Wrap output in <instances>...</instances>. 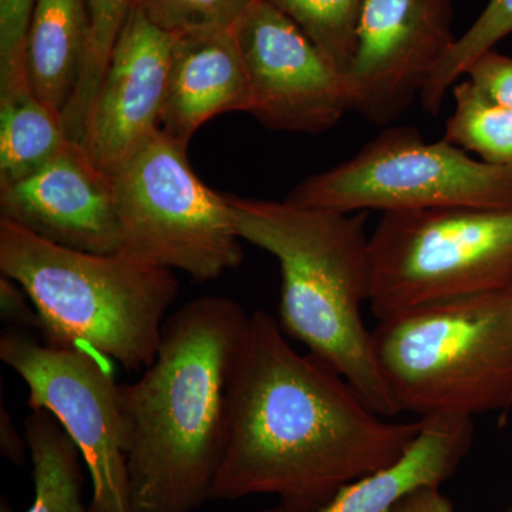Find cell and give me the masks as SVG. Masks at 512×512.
Wrapping results in <instances>:
<instances>
[{"label": "cell", "instance_id": "1", "mask_svg": "<svg viewBox=\"0 0 512 512\" xmlns=\"http://www.w3.org/2000/svg\"><path fill=\"white\" fill-rule=\"evenodd\" d=\"M420 426L380 416L332 367L296 352L274 316L254 311L228 387L211 501L274 495L285 511L316 512L396 463Z\"/></svg>", "mask_w": 512, "mask_h": 512}, {"label": "cell", "instance_id": "2", "mask_svg": "<svg viewBox=\"0 0 512 512\" xmlns=\"http://www.w3.org/2000/svg\"><path fill=\"white\" fill-rule=\"evenodd\" d=\"M249 319L228 296L192 299L165 319L143 376L121 384L134 512H194L211 501Z\"/></svg>", "mask_w": 512, "mask_h": 512}, {"label": "cell", "instance_id": "3", "mask_svg": "<svg viewBox=\"0 0 512 512\" xmlns=\"http://www.w3.org/2000/svg\"><path fill=\"white\" fill-rule=\"evenodd\" d=\"M239 238L281 269L278 323L288 338L348 380L380 416L400 413L377 363L363 305L372 292L367 212L229 195Z\"/></svg>", "mask_w": 512, "mask_h": 512}, {"label": "cell", "instance_id": "4", "mask_svg": "<svg viewBox=\"0 0 512 512\" xmlns=\"http://www.w3.org/2000/svg\"><path fill=\"white\" fill-rule=\"evenodd\" d=\"M0 272L35 305L49 345L83 348L147 369L180 284L170 269L126 252L93 254L37 237L0 218Z\"/></svg>", "mask_w": 512, "mask_h": 512}, {"label": "cell", "instance_id": "5", "mask_svg": "<svg viewBox=\"0 0 512 512\" xmlns=\"http://www.w3.org/2000/svg\"><path fill=\"white\" fill-rule=\"evenodd\" d=\"M372 333L400 413L474 419L511 409L512 291L416 306Z\"/></svg>", "mask_w": 512, "mask_h": 512}, {"label": "cell", "instance_id": "6", "mask_svg": "<svg viewBox=\"0 0 512 512\" xmlns=\"http://www.w3.org/2000/svg\"><path fill=\"white\" fill-rule=\"evenodd\" d=\"M377 320L429 303L512 291V207L382 214L370 234Z\"/></svg>", "mask_w": 512, "mask_h": 512}, {"label": "cell", "instance_id": "7", "mask_svg": "<svg viewBox=\"0 0 512 512\" xmlns=\"http://www.w3.org/2000/svg\"><path fill=\"white\" fill-rule=\"evenodd\" d=\"M121 251L181 271L220 278L244 259L229 195L202 183L188 146L157 130L113 174Z\"/></svg>", "mask_w": 512, "mask_h": 512}, {"label": "cell", "instance_id": "8", "mask_svg": "<svg viewBox=\"0 0 512 512\" xmlns=\"http://www.w3.org/2000/svg\"><path fill=\"white\" fill-rule=\"evenodd\" d=\"M292 204L382 214L439 208L512 207V168L495 167L417 128L390 126L335 167L305 178Z\"/></svg>", "mask_w": 512, "mask_h": 512}, {"label": "cell", "instance_id": "9", "mask_svg": "<svg viewBox=\"0 0 512 512\" xmlns=\"http://www.w3.org/2000/svg\"><path fill=\"white\" fill-rule=\"evenodd\" d=\"M0 359L29 390L30 410H47L82 453L92 480V512H134L127 461L121 384L100 355L60 348L9 329Z\"/></svg>", "mask_w": 512, "mask_h": 512}, {"label": "cell", "instance_id": "10", "mask_svg": "<svg viewBox=\"0 0 512 512\" xmlns=\"http://www.w3.org/2000/svg\"><path fill=\"white\" fill-rule=\"evenodd\" d=\"M232 30L251 86L249 114L262 126L316 136L350 111L345 73L268 0H254Z\"/></svg>", "mask_w": 512, "mask_h": 512}, {"label": "cell", "instance_id": "11", "mask_svg": "<svg viewBox=\"0 0 512 512\" xmlns=\"http://www.w3.org/2000/svg\"><path fill=\"white\" fill-rule=\"evenodd\" d=\"M451 0H365L348 72L350 111L389 126L456 43Z\"/></svg>", "mask_w": 512, "mask_h": 512}, {"label": "cell", "instance_id": "12", "mask_svg": "<svg viewBox=\"0 0 512 512\" xmlns=\"http://www.w3.org/2000/svg\"><path fill=\"white\" fill-rule=\"evenodd\" d=\"M174 36L137 5L121 29L79 143L113 175L161 128Z\"/></svg>", "mask_w": 512, "mask_h": 512}, {"label": "cell", "instance_id": "13", "mask_svg": "<svg viewBox=\"0 0 512 512\" xmlns=\"http://www.w3.org/2000/svg\"><path fill=\"white\" fill-rule=\"evenodd\" d=\"M0 218L37 237L93 254L121 251L113 175L79 141L18 183L0 188Z\"/></svg>", "mask_w": 512, "mask_h": 512}, {"label": "cell", "instance_id": "14", "mask_svg": "<svg viewBox=\"0 0 512 512\" xmlns=\"http://www.w3.org/2000/svg\"><path fill=\"white\" fill-rule=\"evenodd\" d=\"M247 69L234 30H200L174 36L161 130L188 146L208 120L251 113Z\"/></svg>", "mask_w": 512, "mask_h": 512}, {"label": "cell", "instance_id": "15", "mask_svg": "<svg viewBox=\"0 0 512 512\" xmlns=\"http://www.w3.org/2000/svg\"><path fill=\"white\" fill-rule=\"evenodd\" d=\"M420 421L419 434L396 463L340 488L316 512H389L417 488L441 487L450 480L473 447L474 419L434 416ZM262 512L288 511L276 505Z\"/></svg>", "mask_w": 512, "mask_h": 512}, {"label": "cell", "instance_id": "16", "mask_svg": "<svg viewBox=\"0 0 512 512\" xmlns=\"http://www.w3.org/2000/svg\"><path fill=\"white\" fill-rule=\"evenodd\" d=\"M86 0H35L26 35V70L33 92L62 114L72 100L86 59Z\"/></svg>", "mask_w": 512, "mask_h": 512}, {"label": "cell", "instance_id": "17", "mask_svg": "<svg viewBox=\"0 0 512 512\" xmlns=\"http://www.w3.org/2000/svg\"><path fill=\"white\" fill-rule=\"evenodd\" d=\"M69 140L62 114L36 96L28 73L0 80V188L35 173Z\"/></svg>", "mask_w": 512, "mask_h": 512}, {"label": "cell", "instance_id": "18", "mask_svg": "<svg viewBox=\"0 0 512 512\" xmlns=\"http://www.w3.org/2000/svg\"><path fill=\"white\" fill-rule=\"evenodd\" d=\"M23 436L35 484V497L26 512H92L82 498V453L56 417L47 410H33L26 417ZM2 512H8L3 505Z\"/></svg>", "mask_w": 512, "mask_h": 512}, {"label": "cell", "instance_id": "19", "mask_svg": "<svg viewBox=\"0 0 512 512\" xmlns=\"http://www.w3.org/2000/svg\"><path fill=\"white\" fill-rule=\"evenodd\" d=\"M454 111L444 140L495 167L512 168V109L467 77L453 86Z\"/></svg>", "mask_w": 512, "mask_h": 512}, {"label": "cell", "instance_id": "20", "mask_svg": "<svg viewBox=\"0 0 512 512\" xmlns=\"http://www.w3.org/2000/svg\"><path fill=\"white\" fill-rule=\"evenodd\" d=\"M512 35V0H490L480 16L474 20L437 64L427 80L420 101L424 110L433 116L440 113L447 93L466 76L468 67L478 57L493 50L501 40Z\"/></svg>", "mask_w": 512, "mask_h": 512}, {"label": "cell", "instance_id": "21", "mask_svg": "<svg viewBox=\"0 0 512 512\" xmlns=\"http://www.w3.org/2000/svg\"><path fill=\"white\" fill-rule=\"evenodd\" d=\"M89 42L79 86L62 113L64 127L76 136L82 131L90 104L96 96L124 23L136 0H86Z\"/></svg>", "mask_w": 512, "mask_h": 512}, {"label": "cell", "instance_id": "22", "mask_svg": "<svg viewBox=\"0 0 512 512\" xmlns=\"http://www.w3.org/2000/svg\"><path fill=\"white\" fill-rule=\"evenodd\" d=\"M298 26L340 72L355 55L356 33L365 0H268Z\"/></svg>", "mask_w": 512, "mask_h": 512}, {"label": "cell", "instance_id": "23", "mask_svg": "<svg viewBox=\"0 0 512 512\" xmlns=\"http://www.w3.org/2000/svg\"><path fill=\"white\" fill-rule=\"evenodd\" d=\"M254 0H136L148 19L170 35L232 29Z\"/></svg>", "mask_w": 512, "mask_h": 512}, {"label": "cell", "instance_id": "24", "mask_svg": "<svg viewBox=\"0 0 512 512\" xmlns=\"http://www.w3.org/2000/svg\"><path fill=\"white\" fill-rule=\"evenodd\" d=\"M35 0H0V76L26 69V35Z\"/></svg>", "mask_w": 512, "mask_h": 512}, {"label": "cell", "instance_id": "25", "mask_svg": "<svg viewBox=\"0 0 512 512\" xmlns=\"http://www.w3.org/2000/svg\"><path fill=\"white\" fill-rule=\"evenodd\" d=\"M464 77L491 99L512 109V57L490 50L468 67Z\"/></svg>", "mask_w": 512, "mask_h": 512}, {"label": "cell", "instance_id": "26", "mask_svg": "<svg viewBox=\"0 0 512 512\" xmlns=\"http://www.w3.org/2000/svg\"><path fill=\"white\" fill-rule=\"evenodd\" d=\"M0 311L2 319L13 330L37 329L40 332V318L28 293L8 276H0Z\"/></svg>", "mask_w": 512, "mask_h": 512}, {"label": "cell", "instance_id": "27", "mask_svg": "<svg viewBox=\"0 0 512 512\" xmlns=\"http://www.w3.org/2000/svg\"><path fill=\"white\" fill-rule=\"evenodd\" d=\"M389 512H457L440 487H421L402 498Z\"/></svg>", "mask_w": 512, "mask_h": 512}, {"label": "cell", "instance_id": "28", "mask_svg": "<svg viewBox=\"0 0 512 512\" xmlns=\"http://www.w3.org/2000/svg\"><path fill=\"white\" fill-rule=\"evenodd\" d=\"M28 448L25 436L20 437L18 430L13 426L8 409H0V450L3 457L15 464H22L25 450Z\"/></svg>", "mask_w": 512, "mask_h": 512}]
</instances>
